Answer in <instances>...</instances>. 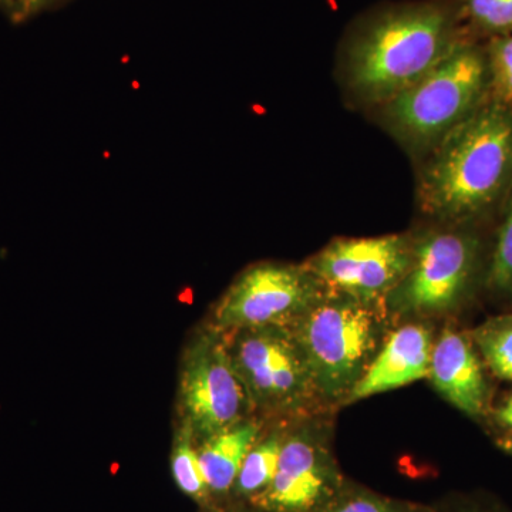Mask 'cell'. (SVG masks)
Returning a JSON list of instances; mask_svg holds the SVG:
<instances>
[{
	"label": "cell",
	"mask_w": 512,
	"mask_h": 512,
	"mask_svg": "<svg viewBox=\"0 0 512 512\" xmlns=\"http://www.w3.org/2000/svg\"><path fill=\"white\" fill-rule=\"evenodd\" d=\"M468 40L456 0L383 3L346 29L338 52L340 86L357 109H376Z\"/></svg>",
	"instance_id": "1"
},
{
	"label": "cell",
	"mask_w": 512,
	"mask_h": 512,
	"mask_svg": "<svg viewBox=\"0 0 512 512\" xmlns=\"http://www.w3.org/2000/svg\"><path fill=\"white\" fill-rule=\"evenodd\" d=\"M419 161L420 211L446 227L477 220L512 191V107L490 97Z\"/></svg>",
	"instance_id": "2"
},
{
	"label": "cell",
	"mask_w": 512,
	"mask_h": 512,
	"mask_svg": "<svg viewBox=\"0 0 512 512\" xmlns=\"http://www.w3.org/2000/svg\"><path fill=\"white\" fill-rule=\"evenodd\" d=\"M488 99L485 46L468 40L419 82L370 113L414 160H421Z\"/></svg>",
	"instance_id": "3"
},
{
	"label": "cell",
	"mask_w": 512,
	"mask_h": 512,
	"mask_svg": "<svg viewBox=\"0 0 512 512\" xmlns=\"http://www.w3.org/2000/svg\"><path fill=\"white\" fill-rule=\"evenodd\" d=\"M384 303L332 291L289 326L311 372L320 402L345 403L384 342Z\"/></svg>",
	"instance_id": "4"
},
{
	"label": "cell",
	"mask_w": 512,
	"mask_h": 512,
	"mask_svg": "<svg viewBox=\"0 0 512 512\" xmlns=\"http://www.w3.org/2000/svg\"><path fill=\"white\" fill-rule=\"evenodd\" d=\"M480 262V239L467 229L446 227L414 237L413 261L384 299L387 312L431 316L451 311L466 298Z\"/></svg>",
	"instance_id": "5"
},
{
	"label": "cell",
	"mask_w": 512,
	"mask_h": 512,
	"mask_svg": "<svg viewBox=\"0 0 512 512\" xmlns=\"http://www.w3.org/2000/svg\"><path fill=\"white\" fill-rule=\"evenodd\" d=\"M222 338L254 407L266 412L298 413L320 402L291 329H237L222 333Z\"/></svg>",
	"instance_id": "6"
},
{
	"label": "cell",
	"mask_w": 512,
	"mask_h": 512,
	"mask_svg": "<svg viewBox=\"0 0 512 512\" xmlns=\"http://www.w3.org/2000/svg\"><path fill=\"white\" fill-rule=\"evenodd\" d=\"M328 289L306 264L258 262L242 271L221 296L211 328L221 333L264 326L289 328Z\"/></svg>",
	"instance_id": "7"
},
{
	"label": "cell",
	"mask_w": 512,
	"mask_h": 512,
	"mask_svg": "<svg viewBox=\"0 0 512 512\" xmlns=\"http://www.w3.org/2000/svg\"><path fill=\"white\" fill-rule=\"evenodd\" d=\"M180 407L181 419L202 441L247 420L254 409L218 330H205L185 352Z\"/></svg>",
	"instance_id": "8"
},
{
	"label": "cell",
	"mask_w": 512,
	"mask_h": 512,
	"mask_svg": "<svg viewBox=\"0 0 512 512\" xmlns=\"http://www.w3.org/2000/svg\"><path fill=\"white\" fill-rule=\"evenodd\" d=\"M413 252L412 235L338 238L305 264L332 291L384 303L409 271Z\"/></svg>",
	"instance_id": "9"
},
{
	"label": "cell",
	"mask_w": 512,
	"mask_h": 512,
	"mask_svg": "<svg viewBox=\"0 0 512 512\" xmlns=\"http://www.w3.org/2000/svg\"><path fill=\"white\" fill-rule=\"evenodd\" d=\"M340 490L328 446L306 430L284 440L274 480L251 501L269 512H316Z\"/></svg>",
	"instance_id": "10"
},
{
	"label": "cell",
	"mask_w": 512,
	"mask_h": 512,
	"mask_svg": "<svg viewBox=\"0 0 512 512\" xmlns=\"http://www.w3.org/2000/svg\"><path fill=\"white\" fill-rule=\"evenodd\" d=\"M433 345L430 329L421 323H407L394 330L384 339L382 348L350 393L346 404L429 377Z\"/></svg>",
	"instance_id": "11"
},
{
	"label": "cell",
	"mask_w": 512,
	"mask_h": 512,
	"mask_svg": "<svg viewBox=\"0 0 512 512\" xmlns=\"http://www.w3.org/2000/svg\"><path fill=\"white\" fill-rule=\"evenodd\" d=\"M429 377L441 396L468 416L487 410L490 392L483 366L463 333L443 330L431 350Z\"/></svg>",
	"instance_id": "12"
},
{
	"label": "cell",
	"mask_w": 512,
	"mask_h": 512,
	"mask_svg": "<svg viewBox=\"0 0 512 512\" xmlns=\"http://www.w3.org/2000/svg\"><path fill=\"white\" fill-rule=\"evenodd\" d=\"M259 430L258 423L245 420L202 441L198 457L211 493H227L234 487L245 457L258 443Z\"/></svg>",
	"instance_id": "13"
},
{
	"label": "cell",
	"mask_w": 512,
	"mask_h": 512,
	"mask_svg": "<svg viewBox=\"0 0 512 512\" xmlns=\"http://www.w3.org/2000/svg\"><path fill=\"white\" fill-rule=\"evenodd\" d=\"M284 440L279 434H271L251 448L232 487L235 493L252 498L271 484L278 468Z\"/></svg>",
	"instance_id": "14"
},
{
	"label": "cell",
	"mask_w": 512,
	"mask_h": 512,
	"mask_svg": "<svg viewBox=\"0 0 512 512\" xmlns=\"http://www.w3.org/2000/svg\"><path fill=\"white\" fill-rule=\"evenodd\" d=\"M468 39L512 33V0H456Z\"/></svg>",
	"instance_id": "15"
},
{
	"label": "cell",
	"mask_w": 512,
	"mask_h": 512,
	"mask_svg": "<svg viewBox=\"0 0 512 512\" xmlns=\"http://www.w3.org/2000/svg\"><path fill=\"white\" fill-rule=\"evenodd\" d=\"M194 431L190 424L181 420L180 429L175 434L171 471L175 484L184 494L194 500H207L211 490L202 473L198 450L194 447Z\"/></svg>",
	"instance_id": "16"
},
{
	"label": "cell",
	"mask_w": 512,
	"mask_h": 512,
	"mask_svg": "<svg viewBox=\"0 0 512 512\" xmlns=\"http://www.w3.org/2000/svg\"><path fill=\"white\" fill-rule=\"evenodd\" d=\"M473 340L494 375L512 382V315L485 320L474 330Z\"/></svg>",
	"instance_id": "17"
},
{
	"label": "cell",
	"mask_w": 512,
	"mask_h": 512,
	"mask_svg": "<svg viewBox=\"0 0 512 512\" xmlns=\"http://www.w3.org/2000/svg\"><path fill=\"white\" fill-rule=\"evenodd\" d=\"M485 52L490 72V97L512 107V33L488 40Z\"/></svg>",
	"instance_id": "18"
},
{
	"label": "cell",
	"mask_w": 512,
	"mask_h": 512,
	"mask_svg": "<svg viewBox=\"0 0 512 512\" xmlns=\"http://www.w3.org/2000/svg\"><path fill=\"white\" fill-rule=\"evenodd\" d=\"M316 512H431L421 505L403 503L365 490H340Z\"/></svg>",
	"instance_id": "19"
},
{
	"label": "cell",
	"mask_w": 512,
	"mask_h": 512,
	"mask_svg": "<svg viewBox=\"0 0 512 512\" xmlns=\"http://www.w3.org/2000/svg\"><path fill=\"white\" fill-rule=\"evenodd\" d=\"M487 284L494 291L512 295V191L508 195L504 220L498 229Z\"/></svg>",
	"instance_id": "20"
},
{
	"label": "cell",
	"mask_w": 512,
	"mask_h": 512,
	"mask_svg": "<svg viewBox=\"0 0 512 512\" xmlns=\"http://www.w3.org/2000/svg\"><path fill=\"white\" fill-rule=\"evenodd\" d=\"M59 0H0V13L15 23H23L46 12Z\"/></svg>",
	"instance_id": "21"
},
{
	"label": "cell",
	"mask_w": 512,
	"mask_h": 512,
	"mask_svg": "<svg viewBox=\"0 0 512 512\" xmlns=\"http://www.w3.org/2000/svg\"><path fill=\"white\" fill-rule=\"evenodd\" d=\"M497 421L512 431V396L498 409Z\"/></svg>",
	"instance_id": "22"
},
{
	"label": "cell",
	"mask_w": 512,
	"mask_h": 512,
	"mask_svg": "<svg viewBox=\"0 0 512 512\" xmlns=\"http://www.w3.org/2000/svg\"><path fill=\"white\" fill-rule=\"evenodd\" d=\"M457 512H504L500 508L493 507V505H481L478 503H468L463 505Z\"/></svg>",
	"instance_id": "23"
},
{
	"label": "cell",
	"mask_w": 512,
	"mask_h": 512,
	"mask_svg": "<svg viewBox=\"0 0 512 512\" xmlns=\"http://www.w3.org/2000/svg\"><path fill=\"white\" fill-rule=\"evenodd\" d=\"M500 444L501 447H503L504 450L512 456V436H508L507 439L501 440Z\"/></svg>",
	"instance_id": "24"
}]
</instances>
